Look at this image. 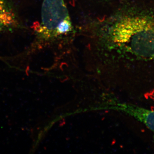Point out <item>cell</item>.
<instances>
[{"instance_id":"277c9868","label":"cell","mask_w":154,"mask_h":154,"mask_svg":"<svg viewBox=\"0 0 154 154\" xmlns=\"http://www.w3.org/2000/svg\"><path fill=\"white\" fill-rule=\"evenodd\" d=\"M122 107L126 113L134 116L154 132V110L131 105H123Z\"/></svg>"},{"instance_id":"6da1fadb","label":"cell","mask_w":154,"mask_h":154,"mask_svg":"<svg viewBox=\"0 0 154 154\" xmlns=\"http://www.w3.org/2000/svg\"><path fill=\"white\" fill-rule=\"evenodd\" d=\"M110 38L116 48L136 58L154 60V19L123 17L111 27Z\"/></svg>"},{"instance_id":"7a4b0ae2","label":"cell","mask_w":154,"mask_h":154,"mask_svg":"<svg viewBox=\"0 0 154 154\" xmlns=\"http://www.w3.org/2000/svg\"><path fill=\"white\" fill-rule=\"evenodd\" d=\"M36 45L54 41L72 30V25L64 0H43L41 23L33 26Z\"/></svg>"},{"instance_id":"3957f363","label":"cell","mask_w":154,"mask_h":154,"mask_svg":"<svg viewBox=\"0 0 154 154\" xmlns=\"http://www.w3.org/2000/svg\"><path fill=\"white\" fill-rule=\"evenodd\" d=\"M21 28L17 13L7 0H0V32L14 31Z\"/></svg>"}]
</instances>
